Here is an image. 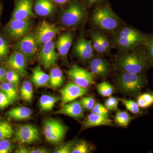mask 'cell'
I'll return each instance as SVG.
<instances>
[{
    "label": "cell",
    "mask_w": 153,
    "mask_h": 153,
    "mask_svg": "<svg viewBox=\"0 0 153 153\" xmlns=\"http://www.w3.org/2000/svg\"><path fill=\"white\" fill-rule=\"evenodd\" d=\"M115 66L122 71L134 74L146 73L152 66L147 54L146 47L141 46L128 52L119 55Z\"/></svg>",
    "instance_id": "1"
},
{
    "label": "cell",
    "mask_w": 153,
    "mask_h": 153,
    "mask_svg": "<svg viewBox=\"0 0 153 153\" xmlns=\"http://www.w3.org/2000/svg\"><path fill=\"white\" fill-rule=\"evenodd\" d=\"M115 47L123 52L134 50L141 46H146V35L139 30L130 27L122 28L117 32L113 37Z\"/></svg>",
    "instance_id": "2"
},
{
    "label": "cell",
    "mask_w": 153,
    "mask_h": 153,
    "mask_svg": "<svg viewBox=\"0 0 153 153\" xmlns=\"http://www.w3.org/2000/svg\"><path fill=\"white\" fill-rule=\"evenodd\" d=\"M147 83L148 78L145 73L134 74L122 71L118 76L116 80L118 90L132 96L139 94Z\"/></svg>",
    "instance_id": "3"
},
{
    "label": "cell",
    "mask_w": 153,
    "mask_h": 153,
    "mask_svg": "<svg viewBox=\"0 0 153 153\" xmlns=\"http://www.w3.org/2000/svg\"><path fill=\"white\" fill-rule=\"evenodd\" d=\"M92 20L95 26L106 31L116 30L120 25L119 20L108 4L100 6L96 9Z\"/></svg>",
    "instance_id": "4"
},
{
    "label": "cell",
    "mask_w": 153,
    "mask_h": 153,
    "mask_svg": "<svg viewBox=\"0 0 153 153\" xmlns=\"http://www.w3.org/2000/svg\"><path fill=\"white\" fill-rule=\"evenodd\" d=\"M86 12L85 7L79 0H71L61 12L60 21L64 27H74L85 19Z\"/></svg>",
    "instance_id": "5"
},
{
    "label": "cell",
    "mask_w": 153,
    "mask_h": 153,
    "mask_svg": "<svg viewBox=\"0 0 153 153\" xmlns=\"http://www.w3.org/2000/svg\"><path fill=\"white\" fill-rule=\"evenodd\" d=\"M67 128L59 121L48 120L45 122L43 134L47 142L51 143H58L64 139Z\"/></svg>",
    "instance_id": "6"
},
{
    "label": "cell",
    "mask_w": 153,
    "mask_h": 153,
    "mask_svg": "<svg viewBox=\"0 0 153 153\" xmlns=\"http://www.w3.org/2000/svg\"><path fill=\"white\" fill-rule=\"evenodd\" d=\"M67 73L73 82L81 87L87 88L95 83L93 74L77 65L72 66Z\"/></svg>",
    "instance_id": "7"
},
{
    "label": "cell",
    "mask_w": 153,
    "mask_h": 153,
    "mask_svg": "<svg viewBox=\"0 0 153 153\" xmlns=\"http://www.w3.org/2000/svg\"><path fill=\"white\" fill-rule=\"evenodd\" d=\"M36 33H31L24 36L15 45L16 51L26 58H30L36 54L38 49Z\"/></svg>",
    "instance_id": "8"
},
{
    "label": "cell",
    "mask_w": 153,
    "mask_h": 153,
    "mask_svg": "<svg viewBox=\"0 0 153 153\" xmlns=\"http://www.w3.org/2000/svg\"><path fill=\"white\" fill-rule=\"evenodd\" d=\"M15 138L16 140L21 144L33 143L40 139V132L35 126L24 125L17 129Z\"/></svg>",
    "instance_id": "9"
},
{
    "label": "cell",
    "mask_w": 153,
    "mask_h": 153,
    "mask_svg": "<svg viewBox=\"0 0 153 153\" xmlns=\"http://www.w3.org/2000/svg\"><path fill=\"white\" fill-rule=\"evenodd\" d=\"M32 25V22L30 19L26 20L11 19L6 27L5 33L12 39H19L25 36L30 30Z\"/></svg>",
    "instance_id": "10"
},
{
    "label": "cell",
    "mask_w": 153,
    "mask_h": 153,
    "mask_svg": "<svg viewBox=\"0 0 153 153\" xmlns=\"http://www.w3.org/2000/svg\"><path fill=\"white\" fill-rule=\"evenodd\" d=\"M58 59L53 40L44 44L39 54V60L42 66L46 68H50L55 65Z\"/></svg>",
    "instance_id": "11"
},
{
    "label": "cell",
    "mask_w": 153,
    "mask_h": 153,
    "mask_svg": "<svg viewBox=\"0 0 153 153\" xmlns=\"http://www.w3.org/2000/svg\"><path fill=\"white\" fill-rule=\"evenodd\" d=\"M59 28L46 21L40 24L36 34L38 47L51 41L60 32Z\"/></svg>",
    "instance_id": "12"
},
{
    "label": "cell",
    "mask_w": 153,
    "mask_h": 153,
    "mask_svg": "<svg viewBox=\"0 0 153 153\" xmlns=\"http://www.w3.org/2000/svg\"><path fill=\"white\" fill-rule=\"evenodd\" d=\"M87 91V88L79 86L74 82H69L60 91L62 105L83 96Z\"/></svg>",
    "instance_id": "13"
},
{
    "label": "cell",
    "mask_w": 153,
    "mask_h": 153,
    "mask_svg": "<svg viewBox=\"0 0 153 153\" xmlns=\"http://www.w3.org/2000/svg\"><path fill=\"white\" fill-rule=\"evenodd\" d=\"M33 0H15L12 19L26 20L33 16Z\"/></svg>",
    "instance_id": "14"
},
{
    "label": "cell",
    "mask_w": 153,
    "mask_h": 153,
    "mask_svg": "<svg viewBox=\"0 0 153 153\" xmlns=\"http://www.w3.org/2000/svg\"><path fill=\"white\" fill-rule=\"evenodd\" d=\"M94 50L99 54L108 53L111 49L109 39L105 33L99 30H95L91 33Z\"/></svg>",
    "instance_id": "15"
},
{
    "label": "cell",
    "mask_w": 153,
    "mask_h": 153,
    "mask_svg": "<svg viewBox=\"0 0 153 153\" xmlns=\"http://www.w3.org/2000/svg\"><path fill=\"white\" fill-rule=\"evenodd\" d=\"M74 52L79 59L83 60H90L93 56V47L91 40L81 37L74 44Z\"/></svg>",
    "instance_id": "16"
},
{
    "label": "cell",
    "mask_w": 153,
    "mask_h": 153,
    "mask_svg": "<svg viewBox=\"0 0 153 153\" xmlns=\"http://www.w3.org/2000/svg\"><path fill=\"white\" fill-rule=\"evenodd\" d=\"M26 57L17 51L12 53L9 57L7 63L10 68L16 71L21 76H25L28 74L26 69L27 66Z\"/></svg>",
    "instance_id": "17"
},
{
    "label": "cell",
    "mask_w": 153,
    "mask_h": 153,
    "mask_svg": "<svg viewBox=\"0 0 153 153\" xmlns=\"http://www.w3.org/2000/svg\"><path fill=\"white\" fill-rule=\"evenodd\" d=\"M55 113L66 115L74 118H79L84 115V109L80 101H74L63 105L62 107Z\"/></svg>",
    "instance_id": "18"
},
{
    "label": "cell",
    "mask_w": 153,
    "mask_h": 153,
    "mask_svg": "<svg viewBox=\"0 0 153 153\" xmlns=\"http://www.w3.org/2000/svg\"><path fill=\"white\" fill-rule=\"evenodd\" d=\"M90 67L93 75L98 76H104L108 74L109 64L104 58L97 57L91 62Z\"/></svg>",
    "instance_id": "19"
},
{
    "label": "cell",
    "mask_w": 153,
    "mask_h": 153,
    "mask_svg": "<svg viewBox=\"0 0 153 153\" xmlns=\"http://www.w3.org/2000/svg\"><path fill=\"white\" fill-rule=\"evenodd\" d=\"M34 10L38 16H48L54 13L55 7L52 0H35Z\"/></svg>",
    "instance_id": "20"
},
{
    "label": "cell",
    "mask_w": 153,
    "mask_h": 153,
    "mask_svg": "<svg viewBox=\"0 0 153 153\" xmlns=\"http://www.w3.org/2000/svg\"><path fill=\"white\" fill-rule=\"evenodd\" d=\"M112 124V120L107 117L91 112L88 115L84 122L86 128L93 127L101 126H109Z\"/></svg>",
    "instance_id": "21"
},
{
    "label": "cell",
    "mask_w": 153,
    "mask_h": 153,
    "mask_svg": "<svg viewBox=\"0 0 153 153\" xmlns=\"http://www.w3.org/2000/svg\"><path fill=\"white\" fill-rule=\"evenodd\" d=\"M73 36L71 33H66L60 36L57 41V47L60 55L65 57L67 55L73 42Z\"/></svg>",
    "instance_id": "22"
},
{
    "label": "cell",
    "mask_w": 153,
    "mask_h": 153,
    "mask_svg": "<svg viewBox=\"0 0 153 153\" xmlns=\"http://www.w3.org/2000/svg\"><path fill=\"white\" fill-rule=\"evenodd\" d=\"M32 71L33 72L32 80L36 86L43 87L49 83V75L44 72L40 66L33 68Z\"/></svg>",
    "instance_id": "23"
},
{
    "label": "cell",
    "mask_w": 153,
    "mask_h": 153,
    "mask_svg": "<svg viewBox=\"0 0 153 153\" xmlns=\"http://www.w3.org/2000/svg\"><path fill=\"white\" fill-rule=\"evenodd\" d=\"M32 114L31 109L27 107H17L12 108L8 112L9 117L16 120L27 119Z\"/></svg>",
    "instance_id": "24"
},
{
    "label": "cell",
    "mask_w": 153,
    "mask_h": 153,
    "mask_svg": "<svg viewBox=\"0 0 153 153\" xmlns=\"http://www.w3.org/2000/svg\"><path fill=\"white\" fill-rule=\"evenodd\" d=\"M64 76L61 69L58 67L52 68L49 75V84L53 88H57L63 85Z\"/></svg>",
    "instance_id": "25"
},
{
    "label": "cell",
    "mask_w": 153,
    "mask_h": 153,
    "mask_svg": "<svg viewBox=\"0 0 153 153\" xmlns=\"http://www.w3.org/2000/svg\"><path fill=\"white\" fill-rule=\"evenodd\" d=\"M58 97L43 95L39 100V105L41 111H48L52 110L57 102L60 100Z\"/></svg>",
    "instance_id": "26"
},
{
    "label": "cell",
    "mask_w": 153,
    "mask_h": 153,
    "mask_svg": "<svg viewBox=\"0 0 153 153\" xmlns=\"http://www.w3.org/2000/svg\"><path fill=\"white\" fill-rule=\"evenodd\" d=\"M21 95L24 101L30 102L33 98V91L32 83L29 81L23 82L21 88Z\"/></svg>",
    "instance_id": "27"
},
{
    "label": "cell",
    "mask_w": 153,
    "mask_h": 153,
    "mask_svg": "<svg viewBox=\"0 0 153 153\" xmlns=\"http://www.w3.org/2000/svg\"><path fill=\"white\" fill-rule=\"evenodd\" d=\"M132 119L133 117L127 111H118L116 114L114 121L118 125L126 127Z\"/></svg>",
    "instance_id": "28"
},
{
    "label": "cell",
    "mask_w": 153,
    "mask_h": 153,
    "mask_svg": "<svg viewBox=\"0 0 153 153\" xmlns=\"http://www.w3.org/2000/svg\"><path fill=\"white\" fill-rule=\"evenodd\" d=\"M0 88L2 91L6 94L12 101H15L17 98V93L15 86L10 82H3L0 84Z\"/></svg>",
    "instance_id": "29"
},
{
    "label": "cell",
    "mask_w": 153,
    "mask_h": 153,
    "mask_svg": "<svg viewBox=\"0 0 153 153\" xmlns=\"http://www.w3.org/2000/svg\"><path fill=\"white\" fill-rule=\"evenodd\" d=\"M13 133L10 124L5 121H0V140L10 138Z\"/></svg>",
    "instance_id": "30"
},
{
    "label": "cell",
    "mask_w": 153,
    "mask_h": 153,
    "mask_svg": "<svg viewBox=\"0 0 153 153\" xmlns=\"http://www.w3.org/2000/svg\"><path fill=\"white\" fill-rule=\"evenodd\" d=\"M120 101L124 105L126 108L129 111L134 114H143V111L140 109L139 106L135 101L132 100L120 99Z\"/></svg>",
    "instance_id": "31"
},
{
    "label": "cell",
    "mask_w": 153,
    "mask_h": 153,
    "mask_svg": "<svg viewBox=\"0 0 153 153\" xmlns=\"http://www.w3.org/2000/svg\"><path fill=\"white\" fill-rule=\"evenodd\" d=\"M99 93L104 97H109L114 92V88L108 82H102L97 85Z\"/></svg>",
    "instance_id": "32"
},
{
    "label": "cell",
    "mask_w": 153,
    "mask_h": 153,
    "mask_svg": "<svg viewBox=\"0 0 153 153\" xmlns=\"http://www.w3.org/2000/svg\"><path fill=\"white\" fill-rule=\"evenodd\" d=\"M91 152V149L89 145L85 141H80L74 144L71 153H88Z\"/></svg>",
    "instance_id": "33"
},
{
    "label": "cell",
    "mask_w": 153,
    "mask_h": 153,
    "mask_svg": "<svg viewBox=\"0 0 153 153\" xmlns=\"http://www.w3.org/2000/svg\"><path fill=\"white\" fill-rule=\"evenodd\" d=\"M146 47L147 54L152 66H153V34L147 35Z\"/></svg>",
    "instance_id": "34"
},
{
    "label": "cell",
    "mask_w": 153,
    "mask_h": 153,
    "mask_svg": "<svg viewBox=\"0 0 153 153\" xmlns=\"http://www.w3.org/2000/svg\"><path fill=\"white\" fill-rule=\"evenodd\" d=\"M6 79L14 86H18L19 82V74L13 69L7 71Z\"/></svg>",
    "instance_id": "35"
},
{
    "label": "cell",
    "mask_w": 153,
    "mask_h": 153,
    "mask_svg": "<svg viewBox=\"0 0 153 153\" xmlns=\"http://www.w3.org/2000/svg\"><path fill=\"white\" fill-rule=\"evenodd\" d=\"M118 100L113 97H110L106 100L104 106L108 111H115L117 109Z\"/></svg>",
    "instance_id": "36"
},
{
    "label": "cell",
    "mask_w": 153,
    "mask_h": 153,
    "mask_svg": "<svg viewBox=\"0 0 153 153\" xmlns=\"http://www.w3.org/2000/svg\"><path fill=\"white\" fill-rule=\"evenodd\" d=\"M91 112L101 115L108 117L109 116L108 110L105 106L100 103H96L93 108L91 109Z\"/></svg>",
    "instance_id": "37"
},
{
    "label": "cell",
    "mask_w": 153,
    "mask_h": 153,
    "mask_svg": "<svg viewBox=\"0 0 153 153\" xmlns=\"http://www.w3.org/2000/svg\"><path fill=\"white\" fill-rule=\"evenodd\" d=\"M13 148V146L8 140H0V153L11 152Z\"/></svg>",
    "instance_id": "38"
},
{
    "label": "cell",
    "mask_w": 153,
    "mask_h": 153,
    "mask_svg": "<svg viewBox=\"0 0 153 153\" xmlns=\"http://www.w3.org/2000/svg\"><path fill=\"white\" fill-rule=\"evenodd\" d=\"M80 103L84 108L88 110H91L93 108L96 103L94 99L92 97H85L81 99Z\"/></svg>",
    "instance_id": "39"
},
{
    "label": "cell",
    "mask_w": 153,
    "mask_h": 153,
    "mask_svg": "<svg viewBox=\"0 0 153 153\" xmlns=\"http://www.w3.org/2000/svg\"><path fill=\"white\" fill-rule=\"evenodd\" d=\"M74 145V143L71 141L66 143L60 146L59 147L55 150L53 153H71V150Z\"/></svg>",
    "instance_id": "40"
},
{
    "label": "cell",
    "mask_w": 153,
    "mask_h": 153,
    "mask_svg": "<svg viewBox=\"0 0 153 153\" xmlns=\"http://www.w3.org/2000/svg\"><path fill=\"white\" fill-rule=\"evenodd\" d=\"M13 102L3 91H0V109L4 108Z\"/></svg>",
    "instance_id": "41"
},
{
    "label": "cell",
    "mask_w": 153,
    "mask_h": 153,
    "mask_svg": "<svg viewBox=\"0 0 153 153\" xmlns=\"http://www.w3.org/2000/svg\"><path fill=\"white\" fill-rule=\"evenodd\" d=\"M9 52L7 44L3 37L0 36V58L5 57Z\"/></svg>",
    "instance_id": "42"
},
{
    "label": "cell",
    "mask_w": 153,
    "mask_h": 153,
    "mask_svg": "<svg viewBox=\"0 0 153 153\" xmlns=\"http://www.w3.org/2000/svg\"><path fill=\"white\" fill-rule=\"evenodd\" d=\"M145 101L147 103L149 106H151L153 104V99L152 93L146 92L140 94Z\"/></svg>",
    "instance_id": "43"
},
{
    "label": "cell",
    "mask_w": 153,
    "mask_h": 153,
    "mask_svg": "<svg viewBox=\"0 0 153 153\" xmlns=\"http://www.w3.org/2000/svg\"><path fill=\"white\" fill-rule=\"evenodd\" d=\"M137 102L138 106L141 108H146L149 107L147 103L141 97L140 94L137 98Z\"/></svg>",
    "instance_id": "44"
},
{
    "label": "cell",
    "mask_w": 153,
    "mask_h": 153,
    "mask_svg": "<svg viewBox=\"0 0 153 153\" xmlns=\"http://www.w3.org/2000/svg\"><path fill=\"white\" fill-rule=\"evenodd\" d=\"M7 69L4 67H0V81L6 78Z\"/></svg>",
    "instance_id": "45"
},
{
    "label": "cell",
    "mask_w": 153,
    "mask_h": 153,
    "mask_svg": "<svg viewBox=\"0 0 153 153\" xmlns=\"http://www.w3.org/2000/svg\"><path fill=\"white\" fill-rule=\"evenodd\" d=\"M48 151L44 148H38L30 150V153H47Z\"/></svg>",
    "instance_id": "46"
},
{
    "label": "cell",
    "mask_w": 153,
    "mask_h": 153,
    "mask_svg": "<svg viewBox=\"0 0 153 153\" xmlns=\"http://www.w3.org/2000/svg\"><path fill=\"white\" fill-rule=\"evenodd\" d=\"M53 3L59 6H63L68 4L71 0H52Z\"/></svg>",
    "instance_id": "47"
},
{
    "label": "cell",
    "mask_w": 153,
    "mask_h": 153,
    "mask_svg": "<svg viewBox=\"0 0 153 153\" xmlns=\"http://www.w3.org/2000/svg\"><path fill=\"white\" fill-rule=\"evenodd\" d=\"M85 1L89 6H92L103 1L104 0H85Z\"/></svg>",
    "instance_id": "48"
},
{
    "label": "cell",
    "mask_w": 153,
    "mask_h": 153,
    "mask_svg": "<svg viewBox=\"0 0 153 153\" xmlns=\"http://www.w3.org/2000/svg\"><path fill=\"white\" fill-rule=\"evenodd\" d=\"M30 150L29 148L24 147H20L16 151L17 153H30Z\"/></svg>",
    "instance_id": "49"
},
{
    "label": "cell",
    "mask_w": 153,
    "mask_h": 153,
    "mask_svg": "<svg viewBox=\"0 0 153 153\" xmlns=\"http://www.w3.org/2000/svg\"><path fill=\"white\" fill-rule=\"evenodd\" d=\"M2 10V6L0 4V16H1V14Z\"/></svg>",
    "instance_id": "50"
},
{
    "label": "cell",
    "mask_w": 153,
    "mask_h": 153,
    "mask_svg": "<svg viewBox=\"0 0 153 153\" xmlns=\"http://www.w3.org/2000/svg\"><path fill=\"white\" fill-rule=\"evenodd\" d=\"M152 97H153V92H152Z\"/></svg>",
    "instance_id": "51"
}]
</instances>
